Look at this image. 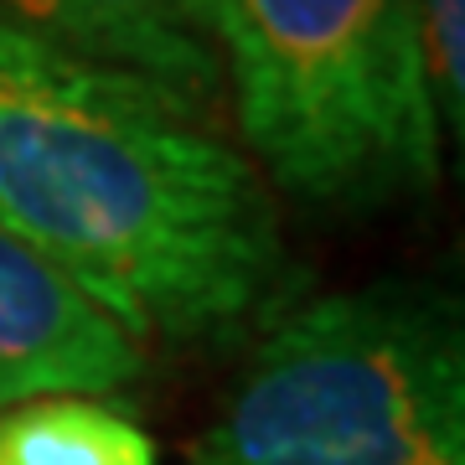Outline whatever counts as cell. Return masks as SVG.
<instances>
[{"label":"cell","instance_id":"obj_3","mask_svg":"<svg viewBox=\"0 0 465 465\" xmlns=\"http://www.w3.org/2000/svg\"><path fill=\"white\" fill-rule=\"evenodd\" d=\"M192 465H465V351L403 290L305 300L269 321Z\"/></svg>","mask_w":465,"mask_h":465},{"label":"cell","instance_id":"obj_2","mask_svg":"<svg viewBox=\"0 0 465 465\" xmlns=\"http://www.w3.org/2000/svg\"><path fill=\"white\" fill-rule=\"evenodd\" d=\"M238 130L311 207L409 197L440 176L414 0H202Z\"/></svg>","mask_w":465,"mask_h":465},{"label":"cell","instance_id":"obj_1","mask_svg":"<svg viewBox=\"0 0 465 465\" xmlns=\"http://www.w3.org/2000/svg\"><path fill=\"white\" fill-rule=\"evenodd\" d=\"M0 228L134 336L223 341L290 259L249 155L140 73L0 21Z\"/></svg>","mask_w":465,"mask_h":465},{"label":"cell","instance_id":"obj_5","mask_svg":"<svg viewBox=\"0 0 465 465\" xmlns=\"http://www.w3.org/2000/svg\"><path fill=\"white\" fill-rule=\"evenodd\" d=\"M0 21L78 57L140 73L197 114H207L223 78L202 0H0Z\"/></svg>","mask_w":465,"mask_h":465},{"label":"cell","instance_id":"obj_7","mask_svg":"<svg viewBox=\"0 0 465 465\" xmlns=\"http://www.w3.org/2000/svg\"><path fill=\"white\" fill-rule=\"evenodd\" d=\"M419 63L440 134L465 130V0H414Z\"/></svg>","mask_w":465,"mask_h":465},{"label":"cell","instance_id":"obj_6","mask_svg":"<svg viewBox=\"0 0 465 465\" xmlns=\"http://www.w3.org/2000/svg\"><path fill=\"white\" fill-rule=\"evenodd\" d=\"M0 465H161L134 419L94 399H32L0 414Z\"/></svg>","mask_w":465,"mask_h":465},{"label":"cell","instance_id":"obj_4","mask_svg":"<svg viewBox=\"0 0 465 465\" xmlns=\"http://www.w3.org/2000/svg\"><path fill=\"white\" fill-rule=\"evenodd\" d=\"M145 372L134 341L84 284L0 228V414L32 399H94Z\"/></svg>","mask_w":465,"mask_h":465}]
</instances>
